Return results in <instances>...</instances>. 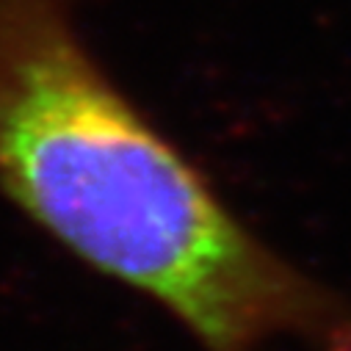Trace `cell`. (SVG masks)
<instances>
[{
	"label": "cell",
	"instance_id": "1",
	"mask_svg": "<svg viewBox=\"0 0 351 351\" xmlns=\"http://www.w3.org/2000/svg\"><path fill=\"white\" fill-rule=\"evenodd\" d=\"M0 197L199 351H351V299L254 232L111 77L77 0H0Z\"/></svg>",
	"mask_w": 351,
	"mask_h": 351
}]
</instances>
